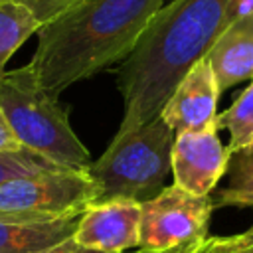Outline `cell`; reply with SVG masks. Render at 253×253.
Segmentation results:
<instances>
[{"instance_id":"1","label":"cell","mask_w":253,"mask_h":253,"mask_svg":"<svg viewBox=\"0 0 253 253\" xmlns=\"http://www.w3.org/2000/svg\"><path fill=\"white\" fill-rule=\"evenodd\" d=\"M229 0H170L154 14L134 51L117 69L128 132L160 115L166 99L227 26Z\"/></svg>"},{"instance_id":"2","label":"cell","mask_w":253,"mask_h":253,"mask_svg":"<svg viewBox=\"0 0 253 253\" xmlns=\"http://www.w3.org/2000/svg\"><path fill=\"white\" fill-rule=\"evenodd\" d=\"M164 0H79L38 30L28 65L55 99L73 83L123 63Z\"/></svg>"},{"instance_id":"3","label":"cell","mask_w":253,"mask_h":253,"mask_svg":"<svg viewBox=\"0 0 253 253\" xmlns=\"http://www.w3.org/2000/svg\"><path fill=\"white\" fill-rule=\"evenodd\" d=\"M174 138L160 115L138 128L117 132L87 168L95 184V204L113 200L144 204L156 198L172 172Z\"/></svg>"},{"instance_id":"4","label":"cell","mask_w":253,"mask_h":253,"mask_svg":"<svg viewBox=\"0 0 253 253\" xmlns=\"http://www.w3.org/2000/svg\"><path fill=\"white\" fill-rule=\"evenodd\" d=\"M0 111L26 150L63 168L91 166V154L73 132L67 111L40 85L28 63L0 79Z\"/></svg>"},{"instance_id":"5","label":"cell","mask_w":253,"mask_h":253,"mask_svg":"<svg viewBox=\"0 0 253 253\" xmlns=\"http://www.w3.org/2000/svg\"><path fill=\"white\" fill-rule=\"evenodd\" d=\"M95 204L87 170L51 168L0 184V219H65Z\"/></svg>"},{"instance_id":"6","label":"cell","mask_w":253,"mask_h":253,"mask_svg":"<svg viewBox=\"0 0 253 253\" xmlns=\"http://www.w3.org/2000/svg\"><path fill=\"white\" fill-rule=\"evenodd\" d=\"M211 196H196L176 184L140 204L138 251L164 253L190 247L208 237L213 213Z\"/></svg>"},{"instance_id":"7","label":"cell","mask_w":253,"mask_h":253,"mask_svg":"<svg viewBox=\"0 0 253 253\" xmlns=\"http://www.w3.org/2000/svg\"><path fill=\"white\" fill-rule=\"evenodd\" d=\"M217 125L176 134L172 146L174 184L196 196H210L225 176L229 152L217 136Z\"/></svg>"},{"instance_id":"8","label":"cell","mask_w":253,"mask_h":253,"mask_svg":"<svg viewBox=\"0 0 253 253\" xmlns=\"http://www.w3.org/2000/svg\"><path fill=\"white\" fill-rule=\"evenodd\" d=\"M219 87L208 57L198 59L166 99L160 117L174 134L217 125Z\"/></svg>"},{"instance_id":"9","label":"cell","mask_w":253,"mask_h":253,"mask_svg":"<svg viewBox=\"0 0 253 253\" xmlns=\"http://www.w3.org/2000/svg\"><path fill=\"white\" fill-rule=\"evenodd\" d=\"M140 204L126 200L91 204L79 217L73 243L101 253L138 249Z\"/></svg>"},{"instance_id":"10","label":"cell","mask_w":253,"mask_h":253,"mask_svg":"<svg viewBox=\"0 0 253 253\" xmlns=\"http://www.w3.org/2000/svg\"><path fill=\"white\" fill-rule=\"evenodd\" d=\"M219 93L253 77V12L227 24L206 53Z\"/></svg>"},{"instance_id":"11","label":"cell","mask_w":253,"mask_h":253,"mask_svg":"<svg viewBox=\"0 0 253 253\" xmlns=\"http://www.w3.org/2000/svg\"><path fill=\"white\" fill-rule=\"evenodd\" d=\"M79 217L0 219V253H49L73 241Z\"/></svg>"},{"instance_id":"12","label":"cell","mask_w":253,"mask_h":253,"mask_svg":"<svg viewBox=\"0 0 253 253\" xmlns=\"http://www.w3.org/2000/svg\"><path fill=\"white\" fill-rule=\"evenodd\" d=\"M225 176V186L211 196L213 208L253 206V144L229 156Z\"/></svg>"},{"instance_id":"13","label":"cell","mask_w":253,"mask_h":253,"mask_svg":"<svg viewBox=\"0 0 253 253\" xmlns=\"http://www.w3.org/2000/svg\"><path fill=\"white\" fill-rule=\"evenodd\" d=\"M40 28V22L26 8L0 0V79L6 73V63L10 57L32 34H38Z\"/></svg>"},{"instance_id":"14","label":"cell","mask_w":253,"mask_h":253,"mask_svg":"<svg viewBox=\"0 0 253 253\" xmlns=\"http://www.w3.org/2000/svg\"><path fill=\"white\" fill-rule=\"evenodd\" d=\"M217 128L229 130L227 152H239L253 144V79L239 93L233 105L217 115Z\"/></svg>"},{"instance_id":"15","label":"cell","mask_w":253,"mask_h":253,"mask_svg":"<svg viewBox=\"0 0 253 253\" xmlns=\"http://www.w3.org/2000/svg\"><path fill=\"white\" fill-rule=\"evenodd\" d=\"M51 168H59V166L49 162L43 156L30 152V150L0 152V184L8 182L12 178H20L26 174H36V172H43V170H51Z\"/></svg>"},{"instance_id":"16","label":"cell","mask_w":253,"mask_h":253,"mask_svg":"<svg viewBox=\"0 0 253 253\" xmlns=\"http://www.w3.org/2000/svg\"><path fill=\"white\" fill-rule=\"evenodd\" d=\"M186 253H253V239L245 231L237 235H208L190 245Z\"/></svg>"},{"instance_id":"17","label":"cell","mask_w":253,"mask_h":253,"mask_svg":"<svg viewBox=\"0 0 253 253\" xmlns=\"http://www.w3.org/2000/svg\"><path fill=\"white\" fill-rule=\"evenodd\" d=\"M8 2L26 8L40 22V26H45L63 12H67L71 6H75L79 0H8Z\"/></svg>"},{"instance_id":"18","label":"cell","mask_w":253,"mask_h":253,"mask_svg":"<svg viewBox=\"0 0 253 253\" xmlns=\"http://www.w3.org/2000/svg\"><path fill=\"white\" fill-rule=\"evenodd\" d=\"M22 150H26V148L18 142L4 113L0 111V152H22Z\"/></svg>"},{"instance_id":"19","label":"cell","mask_w":253,"mask_h":253,"mask_svg":"<svg viewBox=\"0 0 253 253\" xmlns=\"http://www.w3.org/2000/svg\"><path fill=\"white\" fill-rule=\"evenodd\" d=\"M253 12V0H229V8H227V24L247 16Z\"/></svg>"},{"instance_id":"20","label":"cell","mask_w":253,"mask_h":253,"mask_svg":"<svg viewBox=\"0 0 253 253\" xmlns=\"http://www.w3.org/2000/svg\"><path fill=\"white\" fill-rule=\"evenodd\" d=\"M49 253H101V251L85 249V247H79V245H75L73 241H67V243H63V245L55 247V249H53V251H49Z\"/></svg>"},{"instance_id":"21","label":"cell","mask_w":253,"mask_h":253,"mask_svg":"<svg viewBox=\"0 0 253 253\" xmlns=\"http://www.w3.org/2000/svg\"><path fill=\"white\" fill-rule=\"evenodd\" d=\"M188 251V247H182V249H172V251H164V253H186ZM134 253H144V251H134Z\"/></svg>"},{"instance_id":"22","label":"cell","mask_w":253,"mask_h":253,"mask_svg":"<svg viewBox=\"0 0 253 253\" xmlns=\"http://www.w3.org/2000/svg\"><path fill=\"white\" fill-rule=\"evenodd\" d=\"M245 233H247V235H249V237H251V239H253V225H251V227H249V229H247V231H245Z\"/></svg>"},{"instance_id":"23","label":"cell","mask_w":253,"mask_h":253,"mask_svg":"<svg viewBox=\"0 0 253 253\" xmlns=\"http://www.w3.org/2000/svg\"><path fill=\"white\" fill-rule=\"evenodd\" d=\"M251 79H253V77H251Z\"/></svg>"}]
</instances>
